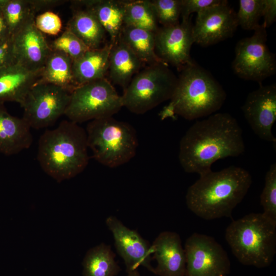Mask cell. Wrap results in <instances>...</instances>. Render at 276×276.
<instances>
[{
	"instance_id": "obj_1",
	"label": "cell",
	"mask_w": 276,
	"mask_h": 276,
	"mask_svg": "<svg viewBox=\"0 0 276 276\" xmlns=\"http://www.w3.org/2000/svg\"><path fill=\"white\" fill-rule=\"evenodd\" d=\"M245 150L236 119L228 113H215L188 129L180 141L178 159L185 172L201 175L218 160L238 156Z\"/></svg>"
},
{
	"instance_id": "obj_2",
	"label": "cell",
	"mask_w": 276,
	"mask_h": 276,
	"mask_svg": "<svg viewBox=\"0 0 276 276\" xmlns=\"http://www.w3.org/2000/svg\"><path fill=\"white\" fill-rule=\"evenodd\" d=\"M199 176L187 190L186 204L194 214L207 220L232 217L252 183L249 172L235 166Z\"/></svg>"
},
{
	"instance_id": "obj_3",
	"label": "cell",
	"mask_w": 276,
	"mask_h": 276,
	"mask_svg": "<svg viewBox=\"0 0 276 276\" xmlns=\"http://www.w3.org/2000/svg\"><path fill=\"white\" fill-rule=\"evenodd\" d=\"M179 72L170 101L159 114L161 120L179 116L193 120L209 116L221 108L226 94L210 72L194 62Z\"/></svg>"
},
{
	"instance_id": "obj_4",
	"label": "cell",
	"mask_w": 276,
	"mask_h": 276,
	"mask_svg": "<svg viewBox=\"0 0 276 276\" xmlns=\"http://www.w3.org/2000/svg\"><path fill=\"white\" fill-rule=\"evenodd\" d=\"M88 148L85 130L77 123L64 120L40 136L37 159L46 174L61 182L85 169L89 160Z\"/></svg>"
},
{
	"instance_id": "obj_5",
	"label": "cell",
	"mask_w": 276,
	"mask_h": 276,
	"mask_svg": "<svg viewBox=\"0 0 276 276\" xmlns=\"http://www.w3.org/2000/svg\"><path fill=\"white\" fill-rule=\"evenodd\" d=\"M225 239L241 263L266 267L276 253V223L263 213H250L233 220L225 230Z\"/></svg>"
},
{
	"instance_id": "obj_6",
	"label": "cell",
	"mask_w": 276,
	"mask_h": 276,
	"mask_svg": "<svg viewBox=\"0 0 276 276\" xmlns=\"http://www.w3.org/2000/svg\"><path fill=\"white\" fill-rule=\"evenodd\" d=\"M88 147L99 163L116 168L130 160L135 155L138 140L135 130L129 123L112 117L90 121L85 130Z\"/></svg>"
},
{
	"instance_id": "obj_7",
	"label": "cell",
	"mask_w": 276,
	"mask_h": 276,
	"mask_svg": "<svg viewBox=\"0 0 276 276\" xmlns=\"http://www.w3.org/2000/svg\"><path fill=\"white\" fill-rule=\"evenodd\" d=\"M177 77L162 63L149 65L132 78L124 90L123 106L135 114H143L170 100Z\"/></svg>"
},
{
	"instance_id": "obj_8",
	"label": "cell",
	"mask_w": 276,
	"mask_h": 276,
	"mask_svg": "<svg viewBox=\"0 0 276 276\" xmlns=\"http://www.w3.org/2000/svg\"><path fill=\"white\" fill-rule=\"evenodd\" d=\"M123 107L122 96L107 78L77 86L71 93L64 112L76 123L112 117Z\"/></svg>"
},
{
	"instance_id": "obj_9",
	"label": "cell",
	"mask_w": 276,
	"mask_h": 276,
	"mask_svg": "<svg viewBox=\"0 0 276 276\" xmlns=\"http://www.w3.org/2000/svg\"><path fill=\"white\" fill-rule=\"evenodd\" d=\"M266 28L261 24L253 35L239 40L232 62L234 73L240 78L261 82L275 74L276 59L266 44Z\"/></svg>"
},
{
	"instance_id": "obj_10",
	"label": "cell",
	"mask_w": 276,
	"mask_h": 276,
	"mask_svg": "<svg viewBox=\"0 0 276 276\" xmlns=\"http://www.w3.org/2000/svg\"><path fill=\"white\" fill-rule=\"evenodd\" d=\"M71 93L51 84H36L20 105L24 109L22 119L31 128L39 129L52 125L64 115Z\"/></svg>"
},
{
	"instance_id": "obj_11",
	"label": "cell",
	"mask_w": 276,
	"mask_h": 276,
	"mask_svg": "<svg viewBox=\"0 0 276 276\" xmlns=\"http://www.w3.org/2000/svg\"><path fill=\"white\" fill-rule=\"evenodd\" d=\"M184 250L185 276H226L229 273L227 254L213 237L194 233L187 239Z\"/></svg>"
},
{
	"instance_id": "obj_12",
	"label": "cell",
	"mask_w": 276,
	"mask_h": 276,
	"mask_svg": "<svg viewBox=\"0 0 276 276\" xmlns=\"http://www.w3.org/2000/svg\"><path fill=\"white\" fill-rule=\"evenodd\" d=\"M238 26L236 13L227 1L197 13L192 34L194 43L202 47L232 37Z\"/></svg>"
},
{
	"instance_id": "obj_13",
	"label": "cell",
	"mask_w": 276,
	"mask_h": 276,
	"mask_svg": "<svg viewBox=\"0 0 276 276\" xmlns=\"http://www.w3.org/2000/svg\"><path fill=\"white\" fill-rule=\"evenodd\" d=\"M192 16L174 26L158 27L155 32V50L157 56L165 63L180 72L195 61L190 55L194 43Z\"/></svg>"
},
{
	"instance_id": "obj_14",
	"label": "cell",
	"mask_w": 276,
	"mask_h": 276,
	"mask_svg": "<svg viewBox=\"0 0 276 276\" xmlns=\"http://www.w3.org/2000/svg\"><path fill=\"white\" fill-rule=\"evenodd\" d=\"M241 109L254 133L263 140L275 143L272 132L276 121L275 84H260L248 94Z\"/></svg>"
},
{
	"instance_id": "obj_15",
	"label": "cell",
	"mask_w": 276,
	"mask_h": 276,
	"mask_svg": "<svg viewBox=\"0 0 276 276\" xmlns=\"http://www.w3.org/2000/svg\"><path fill=\"white\" fill-rule=\"evenodd\" d=\"M106 224L112 233L118 254L124 260L127 273L143 266L154 273L151 264L152 258L151 245L135 230L124 225L114 216H109Z\"/></svg>"
},
{
	"instance_id": "obj_16",
	"label": "cell",
	"mask_w": 276,
	"mask_h": 276,
	"mask_svg": "<svg viewBox=\"0 0 276 276\" xmlns=\"http://www.w3.org/2000/svg\"><path fill=\"white\" fill-rule=\"evenodd\" d=\"M34 18L14 34L12 38L17 62L32 71H40L52 49L43 33L36 27Z\"/></svg>"
},
{
	"instance_id": "obj_17",
	"label": "cell",
	"mask_w": 276,
	"mask_h": 276,
	"mask_svg": "<svg viewBox=\"0 0 276 276\" xmlns=\"http://www.w3.org/2000/svg\"><path fill=\"white\" fill-rule=\"evenodd\" d=\"M157 262L154 273L158 276H185L186 260L181 241L176 233H160L151 245Z\"/></svg>"
},
{
	"instance_id": "obj_18",
	"label": "cell",
	"mask_w": 276,
	"mask_h": 276,
	"mask_svg": "<svg viewBox=\"0 0 276 276\" xmlns=\"http://www.w3.org/2000/svg\"><path fill=\"white\" fill-rule=\"evenodd\" d=\"M41 71H32L18 62L0 68V103L14 102L21 105L38 83Z\"/></svg>"
},
{
	"instance_id": "obj_19",
	"label": "cell",
	"mask_w": 276,
	"mask_h": 276,
	"mask_svg": "<svg viewBox=\"0 0 276 276\" xmlns=\"http://www.w3.org/2000/svg\"><path fill=\"white\" fill-rule=\"evenodd\" d=\"M33 142L31 128L22 118L10 114L0 103V153L17 154L30 147Z\"/></svg>"
},
{
	"instance_id": "obj_20",
	"label": "cell",
	"mask_w": 276,
	"mask_h": 276,
	"mask_svg": "<svg viewBox=\"0 0 276 276\" xmlns=\"http://www.w3.org/2000/svg\"><path fill=\"white\" fill-rule=\"evenodd\" d=\"M73 8H83L90 10L110 37L111 42L119 38L124 25V1H72Z\"/></svg>"
},
{
	"instance_id": "obj_21",
	"label": "cell",
	"mask_w": 276,
	"mask_h": 276,
	"mask_svg": "<svg viewBox=\"0 0 276 276\" xmlns=\"http://www.w3.org/2000/svg\"><path fill=\"white\" fill-rule=\"evenodd\" d=\"M111 43L107 72L109 81L125 90L143 63L120 39Z\"/></svg>"
},
{
	"instance_id": "obj_22",
	"label": "cell",
	"mask_w": 276,
	"mask_h": 276,
	"mask_svg": "<svg viewBox=\"0 0 276 276\" xmlns=\"http://www.w3.org/2000/svg\"><path fill=\"white\" fill-rule=\"evenodd\" d=\"M111 43L96 49H90L73 61V74L77 86L105 78L109 65Z\"/></svg>"
},
{
	"instance_id": "obj_23",
	"label": "cell",
	"mask_w": 276,
	"mask_h": 276,
	"mask_svg": "<svg viewBox=\"0 0 276 276\" xmlns=\"http://www.w3.org/2000/svg\"><path fill=\"white\" fill-rule=\"evenodd\" d=\"M73 14L66 28L78 37L89 49L101 48L106 32L88 9L73 8Z\"/></svg>"
},
{
	"instance_id": "obj_24",
	"label": "cell",
	"mask_w": 276,
	"mask_h": 276,
	"mask_svg": "<svg viewBox=\"0 0 276 276\" xmlns=\"http://www.w3.org/2000/svg\"><path fill=\"white\" fill-rule=\"evenodd\" d=\"M72 66L73 60L69 56L52 50L42 70L38 83L51 84L72 93L77 87Z\"/></svg>"
},
{
	"instance_id": "obj_25",
	"label": "cell",
	"mask_w": 276,
	"mask_h": 276,
	"mask_svg": "<svg viewBox=\"0 0 276 276\" xmlns=\"http://www.w3.org/2000/svg\"><path fill=\"white\" fill-rule=\"evenodd\" d=\"M118 38L122 41L143 63L149 65L158 63L166 64L156 54L155 32L124 25Z\"/></svg>"
},
{
	"instance_id": "obj_26",
	"label": "cell",
	"mask_w": 276,
	"mask_h": 276,
	"mask_svg": "<svg viewBox=\"0 0 276 276\" xmlns=\"http://www.w3.org/2000/svg\"><path fill=\"white\" fill-rule=\"evenodd\" d=\"M82 265L84 276H116L120 270L110 246L104 243L90 249Z\"/></svg>"
},
{
	"instance_id": "obj_27",
	"label": "cell",
	"mask_w": 276,
	"mask_h": 276,
	"mask_svg": "<svg viewBox=\"0 0 276 276\" xmlns=\"http://www.w3.org/2000/svg\"><path fill=\"white\" fill-rule=\"evenodd\" d=\"M124 25L155 32L158 21L151 1H124Z\"/></svg>"
},
{
	"instance_id": "obj_28",
	"label": "cell",
	"mask_w": 276,
	"mask_h": 276,
	"mask_svg": "<svg viewBox=\"0 0 276 276\" xmlns=\"http://www.w3.org/2000/svg\"><path fill=\"white\" fill-rule=\"evenodd\" d=\"M0 9L12 36L36 16L28 0H0Z\"/></svg>"
},
{
	"instance_id": "obj_29",
	"label": "cell",
	"mask_w": 276,
	"mask_h": 276,
	"mask_svg": "<svg viewBox=\"0 0 276 276\" xmlns=\"http://www.w3.org/2000/svg\"><path fill=\"white\" fill-rule=\"evenodd\" d=\"M239 9L236 14L238 26L245 30H256L261 24L264 0H240Z\"/></svg>"
},
{
	"instance_id": "obj_30",
	"label": "cell",
	"mask_w": 276,
	"mask_h": 276,
	"mask_svg": "<svg viewBox=\"0 0 276 276\" xmlns=\"http://www.w3.org/2000/svg\"><path fill=\"white\" fill-rule=\"evenodd\" d=\"M263 214L276 223V163H273L267 171L265 185L260 196Z\"/></svg>"
},
{
	"instance_id": "obj_31",
	"label": "cell",
	"mask_w": 276,
	"mask_h": 276,
	"mask_svg": "<svg viewBox=\"0 0 276 276\" xmlns=\"http://www.w3.org/2000/svg\"><path fill=\"white\" fill-rule=\"evenodd\" d=\"M52 50L63 53L73 61L90 50L78 37L65 28L64 31L50 44Z\"/></svg>"
},
{
	"instance_id": "obj_32",
	"label": "cell",
	"mask_w": 276,
	"mask_h": 276,
	"mask_svg": "<svg viewBox=\"0 0 276 276\" xmlns=\"http://www.w3.org/2000/svg\"><path fill=\"white\" fill-rule=\"evenodd\" d=\"M151 3L158 23L162 27L174 26L180 22L181 0H152Z\"/></svg>"
},
{
	"instance_id": "obj_33",
	"label": "cell",
	"mask_w": 276,
	"mask_h": 276,
	"mask_svg": "<svg viewBox=\"0 0 276 276\" xmlns=\"http://www.w3.org/2000/svg\"><path fill=\"white\" fill-rule=\"evenodd\" d=\"M34 24L41 33L50 35L58 34L62 28V21L56 13L47 11L35 16Z\"/></svg>"
},
{
	"instance_id": "obj_34",
	"label": "cell",
	"mask_w": 276,
	"mask_h": 276,
	"mask_svg": "<svg viewBox=\"0 0 276 276\" xmlns=\"http://www.w3.org/2000/svg\"><path fill=\"white\" fill-rule=\"evenodd\" d=\"M222 0H181L182 20L189 18L193 13L200 12L204 9L220 4Z\"/></svg>"
},
{
	"instance_id": "obj_35",
	"label": "cell",
	"mask_w": 276,
	"mask_h": 276,
	"mask_svg": "<svg viewBox=\"0 0 276 276\" xmlns=\"http://www.w3.org/2000/svg\"><path fill=\"white\" fill-rule=\"evenodd\" d=\"M17 62L12 36L0 41V68Z\"/></svg>"
},
{
	"instance_id": "obj_36",
	"label": "cell",
	"mask_w": 276,
	"mask_h": 276,
	"mask_svg": "<svg viewBox=\"0 0 276 276\" xmlns=\"http://www.w3.org/2000/svg\"><path fill=\"white\" fill-rule=\"evenodd\" d=\"M31 9L36 15L39 12H45L55 7L63 4L64 0H28Z\"/></svg>"
},
{
	"instance_id": "obj_37",
	"label": "cell",
	"mask_w": 276,
	"mask_h": 276,
	"mask_svg": "<svg viewBox=\"0 0 276 276\" xmlns=\"http://www.w3.org/2000/svg\"><path fill=\"white\" fill-rule=\"evenodd\" d=\"M262 17L266 28L270 27L276 20V1L264 0Z\"/></svg>"
},
{
	"instance_id": "obj_38",
	"label": "cell",
	"mask_w": 276,
	"mask_h": 276,
	"mask_svg": "<svg viewBox=\"0 0 276 276\" xmlns=\"http://www.w3.org/2000/svg\"><path fill=\"white\" fill-rule=\"evenodd\" d=\"M7 24L0 9V41L11 37Z\"/></svg>"
},
{
	"instance_id": "obj_39",
	"label": "cell",
	"mask_w": 276,
	"mask_h": 276,
	"mask_svg": "<svg viewBox=\"0 0 276 276\" xmlns=\"http://www.w3.org/2000/svg\"><path fill=\"white\" fill-rule=\"evenodd\" d=\"M126 276H140L138 270H135L127 273Z\"/></svg>"
}]
</instances>
